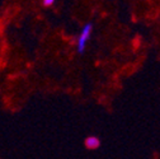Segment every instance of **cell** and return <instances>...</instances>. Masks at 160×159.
<instances>
[{
    "label": "cell",
    "mask_w": 160,
    "mask_h": 159,
    "mask_svg": "<svg viewBox=\"0 0 160 159\" xmlns=\"http://www.w3.org/2000/svg\"><path fill=\"white\" fill-rule=\"evenodd\" d=\"M92 29H93V24L92 23H87L84 26V28L82 29V32H80L79 38H78V51H79V54H83L84 52L85 45L89 41L90 34H92Z\"/></svg>",
    "instance_id": "obj_1"
},
{
    "label": "cell",
    "mask_w": 160,
    "mask_h": 159,
    "mask_svg": "<svg viewBox=\"0 0 160 159\" xmlns=\"http://www.w3.org/2000/svg\"><path fill=\"white\" fill-rule=\"evenodd\" d=\"M99 145H101V140H99L98 137H95V136H89V137L85 139V146L88 149L93 150V149L99 148Z\"/></svg>",
    "instance_id": "obj_2"
},
{
    "label": "cell",
    "mask_w": 160,
    "mask_h": 159,
    "mask_svg": "<svg viewBox=\"0 0 160 159\" xmlns=\"http://www.w3.org/2000/svg\"><path fill=\"white\" fill-rule=\"evenodd\" d=\"M55 2H53V0H43V7H51L52 4H53Z\"/></svg>",
    "instance_id": "obj_3"
}]
</instances>
